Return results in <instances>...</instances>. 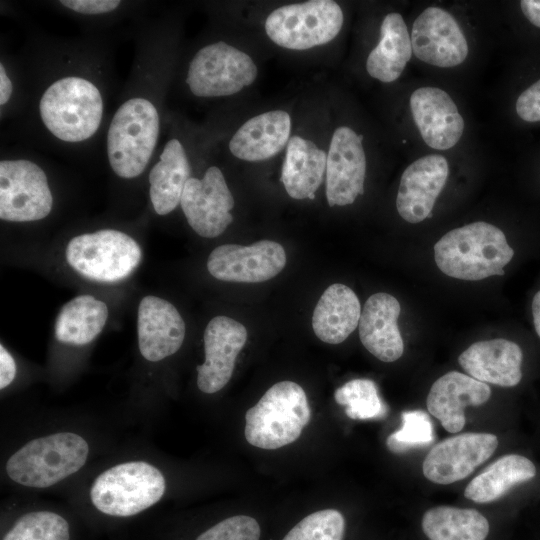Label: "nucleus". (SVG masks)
Returning <instances> with one entry per match:
<instances>
[{
  "mask_svg": "<svg viewBox=\"0 0 540 540\" xmlns=\"http://www.w3.org/2000/svg\"><path fill=\"white\" fill-rule=\"evenodd\" d=\"M26 102L19 115L32 143L77 153L104 141L114 66L99 36L62 40L38 36L20 61Z\"/></svg>",
  "mask_w": 540,
  "mask_h": 540,
  "instance_id": "obj_1",
  "label": "nucleus"
},
{
  "mask_svg": "<svg viewBox=\"0 0 540 540\" xmlns=\"http://www.w3.org/2000/svg\"><path fill=\"white\" fill-rule=\"evenodd\" d=\"M169 34L163 20L141 23L131 71L104 136L110 171L121 180L145 174L159 148L169 76Z\"/></svg>",
  "mask_w": 540,
  "mask_h": 540,
  "instance_id": "obj_2",
  "label": "nucleus"
},
{
  "mask_svg": "<svg viewBox=\"0 0 540 540\" xmlns=\"http://www.w3.org/2000/svg\"><path fill=\"white\" fill-rule=\"evenodd\" d=\"M513 255L504 233L482 221L449 231L434 246L438 268L450 277L469 281L503 275Z\"/></svg>",
  "mask_w": 540,
  "mask_h": 540,
  "instance_id": "obj_3",
  "label": "nucleus"
},
{
  "mask_svg": "<svg viewBox=\"0 0 540 540\" xmlns=\"http://www.w3.org/2000/svg\"><path fill=\"white\" fill-rule=\"evenodd\" d=\"M310 417L303 388L293 381H281L246 412L245 438L252 446L278 449L296 441Z\"/></svg>",
  "mask_w": 540,
  "mask_h": 540,
  "instance_id": "obj_4",
  "label": "nucleus"
},
{
  "mask_svg": "<svg viewBox=\"0 0 540 540\" xmlns=\"http://www.w3.org/2000/svg\"><path fill=\"white\" fill-rule=\"evenodd\" d=\"M27 150L5 151L0 160V219L25 223L50 215L54 197L47 171Z\"/></svg>",
  "mask_w": 540,
  "mask_h": 540,
  "instance_id": "obj_5",
  "label": "nucleus"
},
{
  "mask_svg": "<svg viewBox=\"0 0 540 540\" xmlns=\"http://www.w3.org/2000/svg\"><path fill=\"white\" fill-rule=\"evenodd\" d=\"M89 446L72 432L33 439L8 459L6 472L14 482L47 488L77 472L86 462Z\"/></svg>",
  "mask_w": 540,
  "mask_h": 540,
  "instance_id": "obj_6",
  "label": "nucleus"
},
{
  "mask_svg": "<svg viewBox=\"0 0 540 540\" xmlns=\"http://www.w3.org/2000/svg\"><path fill=\"white\" fill-rule=\"evenodd\" d=\"M165 479L153 465L143 461L115 465L101 473L90 490L93 506L114 518L135 516L156 504L164 495Z\"/></svg>",
  "mask_w": 540,
  "mask_h": 540,
  "instance_id": "obj_7",
  "label": "nucleus"
},
{
  "mask_svg": "<svg viewBox=\"0 0 540 540\" xmlns=\"http://www.w3.org/2000/svg\"><path fill=\"white\" fill-rule=\"evenodd\" d=\"M69 266L81 276L104 283L127 278L140 264L137 241L117 229H100L73 237L65 250Z\"/></svg>",
  "mask_w": 540,
  "mask_h": 540,
  "instance_id": "obj_8",
  "label": "nucleus"
},
{
  "mask_svg": "<svg viewBox=\"0 0 540 540\" xmlns=\"http://www.w3.org/2000/svg\"><path fill=\"white\" fill-rule=\"evenodd\" d=\"M257 74V66L248 54L220 40L205 44L193 54L184 81L197 98H221L251 85Z\"/></svg>",
  "mask_w": 540,
  "mask_h": 540,
  "instance_id": "obj_9",
  "label": "nucleus"
},
{
  "mask_svg": "<svg viewBox=\"0 0 540 540\" xmlns=\"http://www.w3.org/2000/svg\"><path fill=\"white\" fill-rule=\"evenodd\" d=\"M341 7L332 0L281 6L266 19L267 36L278 46L307 50L332 41L343 25Z\"/></svg>",
  "mask_w": 540,
  "mask_h": 540,
  "instance_id": "obj_10",
  "label": "nucleus"
},
{
  "mask_svg": "<svg viewBox=\"0 0 540 540\" xmlns=\"http://www.w3.org/2000/svg\"><path fill=\"white\" fill-rule=\"evenodd\" d=\"M234 204L224 174L215 165L209 166L201 178L188 179L180 201L189 226L205 238L221 235L232 223Z\"/></svg>",
  "mask_w": 540,
  "mask_h": 540,
  "instance_id": "obj_11",
  "label": "nucleus"
},
{
  "mask_svg": "<svg viewBox=\"0 0 540 540\" xmlns=\"http://www.w3.org/2000/svg\"><path fill=\"white\" fill-rule=\"evenodd\" d=\"M286 261V252L280 243L260 240L248 246L223 244L216 247L207 259V269L221 281L259 283L278 275Z\"/></svg>",
  "mask_w": 540,
  "mask_h": 540,
  "instance_id": "obj_12",
  "label": "nucleus"
},
{
  "mask_svg": "<svg viewBox=\"0 0 540 540\" xmlns=\"http://www.w3.org/2000/svg\"><path fill=\"white\" fill-rule=\"evenodd\" d=\"M498 447L490 433L468 432L442 440L425 457L422 470L429 481L448 485L468 477L487 461Z\"/></svg>",
  "mask_w": 540,
  "mask_h": 540,
  "instance_id": "obj_13",
  "label": "nucleus"
},
{
  "mask_svg": "<svg viewBox=\"0 0 540 540\" xmlns=\"http://www.w3.org/2000/svg\"><path fill=\"white\" fill-rule=\"evenodd\" d=\"M363 136L348 126L338 127L331 138L326 162V198L329 206L352 204L364 193L366 156Z\"/></svg>",
  "mask_w": 540,
  "mask_h": 540,
  "instance_id": "obj_14",
  "label": "nucleus"
},
{
  "mask_svg": "<svg viewBox=\"0 0 540 540\" xmlns=\"http://www.w3.org/2000/svg\"><path fill=\"white\" fill-rule=\"evenodd\" d=\"M410 38L415 56L433 66L455 67L468 55V43L457 21L439 7H429L416 18Z\"/></svg>",
  "mask_w": 540,
  "mask_h": 540,
  "instance_id": "obj_15",
  "label": "nucleus"
},
{
  "mask_svg": "<svg viewBox=\"0 0 540 540\" xmlns=\"http://www.w3.org/2000/svg\"><path fill=\"white\" fill-rule=\"evenodd\" d=\"M246 340L245 326L233 318L216 316L209 321L203 336L205 361L196 368L197 386L203 393H216L229 382Z\"/></svg>",
  "mask_w": 540,
  "mask_h": 540,
  "instance_id": "obj_16",
  "label": "nucleus"
},
{
  "mask_svg": "<svg viewBox=\"0 0 540 540\" xmlns=\"http://www.w3.org/2000/svg\"><path fill=\"white\" fill-rule=\"evenodd\" d=\"M448 175V161L442 155H427L410 164L401 176L397 193L399 215L414 224L430 217Z\"/></svg>",
  "mask_w": 540,
  "mask_h": 540,
  "instance_id": "obj_17",
  "label": "nucleus"
},
{
  "mask_svg": "<svg viewBox=\"0 0 540 540\" xmlns=\"http://www.w3.org/2000/svg\"><path fill=\"white\" fill-rule=\"evenodd\" d=\"M185 333V322L172 303L153 295L141 299L137 335L140 353L146 360L157 362L176 353Z\"/></svg>",
  "mask_w": 540,
  "mask_h": 540,
  "instance_id": "obj_18",
  "label": "nucleus"
},
{
  "mask_svg": "<svg viewBox=\"0 0 540 540\" xmlns=\"http://www.w3.org/2000/svg\"><path fill=\"white\" fill-rule=\"evenodd\" d=\"M413 120L423 141L431 148L447 150L460 140L464 120L450 95L436 87H421L410 97Z\"/></svg>",
  "mask_w": 540,
  "mask_h": 540,
  "instance_id": "obj_19",
  "label": "nucleus"
},
{
  "mask_svg": "<svg viewBox=\"0 0 540 540\" xmlns=\"http://www.w3.org/2000/svg\"><path fill=\"white\" fill-rule=\"evenodd\" d=\"M148 195L154 212L165 216L179 205L192 168L187 149L180 138L170 136L147 171Z\"/></svg>",
  "mask_w": 540,
  "mask_h": 540,
  "instance_id": "obj_20",
  "label": "nucleus"
},
{
  "mask_svg": "<svg viewBox=\"0 0 540 540\" xmlns=\"http://www.w3.org/2000/svg\"><path fill=\"white\" fill-rule=\"evenodd\" d=\"M490 396L491 389L488 384L458 371H451L433 383L426 406L428 412L440 421L446 431L457 433L466 423L465 408L480 406L486 403Z\"/></svg>",
  "mask_w": 540,
  "mask_h": 540,
  "instance_id": "obj_21",
  "label": "nucleus"
},
{
  "mask_svg": "<svg viewBox=\"0 0 540 540\" xmlns=\"http://www.w3.org/2000/svg\"><path fill=\"white\" fill-rule=\"evenodd\" d=\"M399 301L392 295L379 292L364 304L359 320V337L363 346L377 359L394 362L404 352L398 328Z\"/></svg>",
  "mask_w": 540,
  "mask_h": 540,
  "instance_id": "obj_22",
  "label": "nucleus"
},
{
  "mask_svg": "<svg viewBox=\"0 0 540 540\" xmlns=\"http://www.w3.org/2000/svg\"><path fill=\"white\" fill-rule=\"evenodd\" d=\"M522 359V350L516 343L498 338L472 344L459 355L458 362L478 381L514 387L522 379Z\"/></svg>",
  "mask_w": 540,
  "mask_h": 540,
  "instance_id": "obj_23",
  "label": "nucleus"
},
{
  "mask_svg": "<svg viewBox=\"0 0 540 540\" xmlns=\"http://www.w3.org/2000/svg\"><path fill=\"white\" fill-rule=\"evenodd\" d=\"M291 118L284 110L267 111L241 125L229 141L233 156L263 161L279 153L290 139Z\"/></svg>",
  "mask_w": 540,
  "mask_h": 540,
  "instance_id": "obj_24",
  "label": "nucleus"
},
{
  "mask_svg": "<svg viewBox=\"0 0 540 540\" xmlns=\"http://www.w3.org/2000/svg\"><path fill=\"white\" fill-rule=\"evenodd\" d=\"M360 301L354 291L340 283L330 285L318 300L312 327L315 335L328 344H339L357 328Z\"/></svg>",
  "mask_w": 540,
  "mask_h": 540,
  "instance_id": "obj_25",
  "label": "nucleus"
},
{
  "mask_svg": "<svg viewBox=\"0 0 540 540\" xmlns=\"http://www.w3.org/2000/svg\"><path fill=\"white\" fill-rule=\"evenodd\" d=\"M327 154L313 141L292 136L287 144L281 182L287 194L297 200L315 198L323 181Z\"/></svg>",
  "mask_w": 540,
  "mask_h": 540,
  "instance_id": "obj_26",
  "label": "nucleus"
},
{
  "mask_svg": "<svg viewBox=\"0 0 540 540\" xmlns=\"http://www.w3.org/2000/svg\"><path fill=\"white\" fill-rule=\"evenodd\" d=\"M413 53L411 38L403 17L389 13L382 21L380 40L366 61L369 75L390 83L399 78Z\"/></svg>",
  "mask_w": 540,
  "mask_h": 540,
  "instance_id": "obj_27",
  "label": "nucleus"
},
{
  "mask_svg": "<svg viewBox=\"0 0 540 540\" xmlns=\"http://www.w3.org/2000/svg\"><path fill=\"white\" fill-rule=\"evenodd\" d=\"M536 475L531 460L508 454L498 458L473 478L464 490V496L476 503H490L504 496L517 484L530 481Z\"/></svg>",
  "mask_w": 540,
  "mask_h": 540,
  "instance_id": "obj_28",
  "label": "nucleus"
},
{
  "mask_svg": "<svg viewBox=\"0 0 540 540\" xmlns=\"http://www.w3.org/2000/svg\"><path fill=\"white\" fill-rule=\"evenodd\" d=\"M108 319L107 305L92 295H79L60 309L54 331L58 341L71 345H85L103 330Z\"/></svg>",
  "mask_w": 540,
  "mask_h": 540,
  "instance_id": "obj_29",
  "label": "nucleus"
},
{
  "mask_svg": "<svg viewBox=\"0 0 540 540\" xmlns=\"http://www.w3.org/2000/svg\"><path fill=\"white\" fill-rule=\"evenodd\" d=\"M422 530L429 540H485L488 520L478 510L436 506L422 517Z\"/></svg>",
  "mask_w": 540,
  "mask_h": 540,
  "instance_id": "obj_30",
  "label": "nucleus"
},
{
  "mask_svg": "<svg viewBox=\"0 0 540 540\" xmlns=\"http://www.w3.org/2000/svg\"><path fill=\"white\" fill-rule=\"evenodd\" d=\"M69 521L47 510L31 511L19 516L2 534L1 540H71Z\"/></svg>",
  "mask_w": 540,
  "mask_h": 540,
  "instance_id": "obj_31",
  "label": "nucleus"
},
{
  "mask_svg": "<svg viewBox=\"0 0 540 540\" xmlns=\"http://www.w3.org/2000/svg\"><path fill=\"white\" fill-rule=\"evenodd\" d=\"M52 4L59 12L76 19L90 29L109 27L138 6L133 2L120 0H60Z\"/></svg>",
  "mask_w": 540,
  "mask_h": 540,
  "instance_id": "obj_32",
  "label": "nucleus"
},
{
  "mask_svg": "<svg viewBox=\"0 0 540 540\" xmlns=\"http://www.w3.org/2000/svg\"><path fill=\"white\" fill-rule=\"evenodd\" d=\"M334 399L345 407L346 415L354 420L383 419L388 412L375 382L370 379L348 381L335 391Z\"/></svg>",
  "mask_w": 540,
  "mask_h": 540,
  "instance_id": "obj_33",
  "label": "nucleus"
},
{
  "mask_svg": "<svg viewBox=\"0 0 540 540\" xmlns=\"http://www.w3.org/2000/svg\"><path fill=\"white\" fill-rule=\"evenodd\" d=\"M402 426L390 434L386 444L395 453H405L414 448L425 447L434 441V431L429 415L422 410L402 413Z\"/></svg>",
  "mask_w": 540,
  "mask_h": 540,
  "instance_id": "obj_34",
  "label": "nucleus"
},
{
  "mask_svg": "<svg viewBox=\"0 0 540 540\" xmlns=\"http://www.w3.org/2000/svg\"><path fill=\"white\" fill-rule=\"evenodd\" d=\"M345 519L335 509L316 511L298 522L282 540H343Z\"/></svg>",
  "mask_w": 540,
  "mask_h": 540,
  "instance_id": "obj_35",
  "label": "nucleus"
},
{
  "mask_svg": "<svg viewBox=\"0 0 540 540\" xmlns=\"http://www.w3.org/2000/svg\"><path fill=\"white\" fill-rule=\"evenodd\" d=\"M26 101V84L20 64L3 52L0 60V116L1 120L21 114Z\"/></svg>",
  "mask_w": 540,
  "mask_h": 540,
  "instance_id": "obj_36",
  "label": "nucleus"
},
{
  "mask_svg": "<svg viewBox=\"0 0 540 540\" xmlns=\"http://www.w3.org/2000/svg\"><path fill=\"white\" fill-rule=\"evenodd\" d=\"M258 522L245 515L226 518L197 536L195 540H259Z\"/></svg>",
  "mask_w": 540,
  "mask_h": 540,
  "instance_id": "obj_37",
  "label": "nucleus"
},
{
  "mask_svg": "<svg viewBox=\"0 0 540 540\" xmlns=\"http://www.w3.org/2000/svg\"><path fill=\"white\" fill-rule=\"evenodd\" d=\"M516 112L524 121H540V79L518 97Z\"/></svg>",
  "mask_w": 540,
  "mask_h": 540,
  "instance_id": "obj_38",
  "label": "nucleus"
},
{
  "mask_svg": "<svg viewBox=\"0 0 540 540\" xmlns=\"http://www.w3.org/2000/svg\"><path fill=\"white\" fill-rule=\"evenodd\" d=\"M16 375V364L7 351V349L0 345V388L4 389L12 383Z\"/></svg>",
  "mask_w": 540,
  "mask_h": 540,
  "instance_id": "obj_39",
  "label": "nucleus"
},
{
  "mask_svg": "<svg viewBox=\"0 0 540 540\" xmlns=\"http://www.w3.org/2000/svg\"><path fill=\"white\" fill-rule=\"evenodd\" d=\"M520 7L525 17L540 28V0H522Z\"/></svg>",
  "mask_w": 540,
  "mask_h": 540,
  "instance_id": "obj_40",
  "label": "nucleus"
},
{
  "mask_svg": "<svg viewBox=\"0 0 540 540\" xmlns=\"http://www.w3.org/2000/svg\"><path fill=\"white\" fill-rule=\"evenodd\" d=\"M532 314L536 333L540 337V290L533 297Z\"/></svg>",
  "mask_w": 540,
  "mask_h": 540,
  "instance_id": "obj_41",
  "label": "nucleus"
}]
</instances>
